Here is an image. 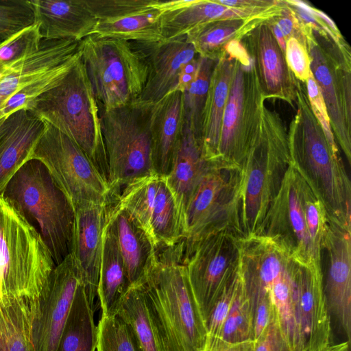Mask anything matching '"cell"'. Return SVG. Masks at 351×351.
Wrapping results in <instances>:
<instances>
[{
  "instance_id": "cell-1",
  "label": "cell",
  "mask_w": 351,
  "mask_h": 351,
  "mask_svg": "<svg viewBox=\"0 0 351 351\" xmlns=\"http://www.w3.org/2000/svg\"><path fill=\"white\" fill-rule=\"evenodd\" d=\"M296 105L287 131L291 165L322 202L328 220L351 231L350 180L311 110L306 83L299 80Z\"/></svg>"
},
{
  "instance_id": "cell-2",
  "label": "cell",
  "mask_w": 351,
  "mask_h": 351,
  "mask_svg": "<svg viewBox=\"0 0 351 351\" xmlns=\"http://www.w3.org/2000/svg\"><path fill=\"white\" fill-rule=\"evenodd\" d=\"M158 254L143 283L167 351H202L206 327L197 309L182 254L177 246Z\"/></svg>"
},
{
  "instance_id": "cell-3",
  "label": "cell",
  "mask_w": 351,
  "mask_h": 351,
  "mask_svg": "<svg viewBox=\"0 0 351 351\" xmlns=\"http://www.w3.org/2000/svg\"><path fill=\"white\" fill-rule=\"evenodd\" d=\"M29 110L73 140L108 182L99 108L82 60L58 84L38 96Z\"/></svg>"
},
{
  "instance_id": "cell-4",
  "label": "cell",
  "mask_w": 351,
  "mask_h": 351,
  "mask_svg": "<svg viewBox=\"0 0 351 351\" xmlns=\"http://www.w3.org/2000/svg\"><path fill=\"white\" fill-rule=\"evenodd\" d=\"M287 130L279 114L263 108L261 127L241 167L240 229L253 234L276 196L290 166Z\"/></svg>"
},
{
  "instance_id": "cell-5",
  "label": "cell",
  "mask_w": 351,
  "mask_h": 351,
  "mask_svg": "<svg viewBox=\"0 0 351 351\" xmlns=\"http://www.w3.org/2000/svg\"><path fill=\"white\" fill-rule=\"evenodd\" d=\"M56 267L38 230L0 196V296L37 301Z\"/></svg>"
},
{
  "instance_id": "cell-6",
  "label": "cell",
  "mask_w": 351,
  "mask_h": 351,
  "mask_svg": "<svg viewBox=\"0 0 351 351\" xmlns=\"http://www.w3.org/2000/svg\"><path fill=\"white\" fill-rule=\"evenodd\" d=\"M38 230L56 265L71 253L74 208L44 165L31 159L14 175L3 195Z\"/></svg>"
},
{
  "instance_id": "cell-7",
  "label": "cell",
  "mask_w": 351,
  "mask_h": 351,
  "mask_svg": "<svg viewBox=\"0 0 351 351\" xmlns=\"http://www.w3.org/2000/svg\"><path fill=\"white\" fill-rule=\"evenodd\" d=\"M81 60L100 110H109L138 99L148 65L136 42L91 34L82 40Z\"/></svg>"
},
{
  "instance_id": "cell-8",
  "label": "cell",
  "mask_w": 351,
  "mask_h": 351,
  "mask_svg": "<svg viewBox=\"0 0 351 351\" xmlns=\"http://www.w3.org/2000/svg\"><path fill=\"white\" fill-rule=\"evenodd\" d=\"M153 104L135 101L109 110L99 109L108 185L117 199L121 189L156 174L152 157Z\"/></svg>"
},
{
  "instance_id": "cell-9",
  "label": "cell",
  "mask_w": 351,
  "mask_h": 351,
  "mask_svg": "<svg viewBox=\"0 0 351 351\" xmlns=\"http://www.w3.org/2000/svg\"><path fill=\"white\" fill-rule=\"evenodd\" d=\"M234 64L224 110L218 147V162L241 168L258 134L265 106L253 60L241 41L226 45Z\"/></svg>"
},
{
  "instance_id": "cell-10",
  "label": "cell",
  "mask_w": 351,
  "mask_h": 351,
  "mask_svg": "<svg viewBox=\"0 0 351 351\" xmlns=\"http://www.w3.org/2000/svg\"><path fill=\"white\" fill-rule=\"evenodd\" d=\"M241 237L235 230H222L182 245V261L206 327L219 298L239 274Z\"/></svg>"
},
{
  "instance_id": "cell-11",
  "label": "cell",
  "mask_w": 351,
  "mask_h": 351,
  "mask_svg": "<svg viewBox=\"0 0 351 351\" xmlns=\"http://www.w3.org/2000/svg\"><path fill=\"white\" fill-rule=\"evenodd\" d=\"M32 159L42 162L55 184L74 206L90 202L109 206L114 197L107 181L84 151L47 123Z\"/></svg>"
},
{
  "instance_id": "cell-12",
  "label": "cell",
  "mask_w": 351,
  "mask_h": 351,
  "mask_svg": "<svg viewBox=\"0 0 351 351\" xmlns=\"http://www.w3.org/2000/svg\"><path fill=\"white\" fill-rule=\"evenodd\" d=\"M241 186L239 167L217 164L206 171L185 210L182 246L222 230H233L242 235L239 224Z\"/></svg>"
},
{
  "instance_id": "cell-13",
  "label": "cell",
  "mask_w": 351,
  "mask_h": 351,
  "mask_svg": "<svg viewBox=\"0 0 351 351\" xmlns=\"http://www.w3.org/2000/svg\"><path fill=\"white\" fill-rule=\"evenodd\" d=\"M311 71L326 104L335 138L351 165V53L304 24Z\"/></svg>"
},
{
  "instance_id": "cell-14",
  "label": "cell",
  "mask_w": 351,
  "mask_h": 351,
  "mask_svg": "<svg viewBox=\"0 0 351 351\" xmlns=\"http://www.w3.org/2000/svg\"><path fill=\"white\" fill-rule=\"evenodd\" d=\"M117 204L140 224L158 252L182 241L181 216L166 177L153 174L133 182L123 189Z\"/></svg>"
},
{
  "instance_id": "cell-15",
  "label": "cell",
  "mask_w": 351,
  "mask_h": 351,
  "mask_svg": "<svg viewBox=\"0 0 351 351\" xmlns=\"http://www.w3.org/2000/svg\"><path fill=\"white\" fill-rule=\"evenodd\" d=\"M304 184L305 181L290 164L276 196L253 234L276 241L298 263L321 267L315 256L306 221Z\"/></svg>"
},
{
  "instance_id": "cell-16",
  "label": "cell",
  "mask_w": 351,
  "mask_h": 351,
  "mask_svg": "<svg viewBox=\"0 0 351 351\" xmlns=\"http://www.w3.org/2000/svg\"><path fill=\"white\" fill-rule=\"evenodd\" d=\"M80 284L78 269L69 254L56 265L47 287L37 301L32 330L34 351H58Z\"/></svg>"
},
{
  "instance_id": "cell-17",
  "label": "cell",
  "mask_w": 351,
  "mask_h": 351,
  "mask_svg": "<svg viewBox=\"0 0 351 351\" xmlns=\"http://www.w3.org/2000/svg\"><path fill=\"white\" fill-rule=\"evenodd\" d=\"M324 293L330 315L350 342L351 231L328 220L320 251Z\"/></svg>"
},
{
  "instance_id": "cell-18",
  "label": "cell",
  "mask_w": 351,
  "mask_h": 351,
  "mask_svg": "<svg viewBox=\"0 0 351 351\" xmlns=\"http://www.w3.org/2000/svg\"><path fill=\"white\" fill-rule=\"evenodd\" d=\"M82 51V40H42L35 52L0 68V109L25 87L64 77L81 60Z\"/></svg>"
},
{
  "instance_id": "cell-19",
  "label": "cell",
  "mask_w": 351,
  "mask_h": 351,
  "mask_svg": "<svg viewBox=\"0 0 351 351\" xmlns=\"http://www.w3.org/2000/svg\"><path fill=\"white\" fill-rule=\"evenodd\" d=\"M97 19L93 34L137 43L158 42L162 11L157 0H85Z\"/></svg>"
},
{
  "instance_id": "cell-20",
  "label": "cell",
  "mask_w": 351,
  "mask_h": 351,
  "mask_svg": "<svg viewBox=\"0 0 351 351\" xmlns=\"http://www.w3.org/2000/svg\"><path fill=\"white\" fill-rule=\"evenodd\" d=\"M161 10L160 26L162 36L170 39L186 36L196 27L212 21L252 18L269 20L281 14L283 2L260 9L228 7L217 0L158 1Z\"/></svg>"
},
{
  "instance_id": "cell-21",
  "label": "cell",
  "mask_w": 351,
  "mask_h": 351,
  "mask_svg": "<svg viewBox=\"0 0 351 351\" xmlns=\"http://www.w3.org/2000/svg\"><path fill=\"white\" fill-rule=\"evenodd\" d=\"M267 21L252 29L241 43L254 61L265 100L280 99L294 107L298 80Z\"/></svg>"
},
{
  "instance_id": "cell-22",
  "label": "cell",
  "mask_w": 351,
  "mask_h": 351,
  "mask_svg": "<svg viewBox=\"0 0 351 351\" xmlns=\"http://www.w3.org/2000/svg\"><path fill=\"white\" fill-rule=\"evenodd\" d=\"M294 295L305 351L320 349L332 343L330 315L320 267L297 262Z\"/></svg>"
},
{
  "instance_id": "cell-23",
  "label": "cell",
  "mask_w": 351,
  "mask_h": 351,
  "mask_svg": "<svg viewBox=\"0 0 351 351\" xmlns=\"http://www.w3.org/2000/svg\"><path fill=\"white\" fill-rule=\"evenodd\" d=\"M109 206L82 202L74 206L70 254L75 260L82 284L93 306L97 295L103 234Z\"/></svg>"
},
{
  "instance_id": "cell-24",
  "label": "cell",
  "mask_w": 351,
  "mask_h": 351,
  "mask_svg": "<svg viewBox=\"0 0 351 351\" xmlns=\"http://www.w3.org/2000/svg\"><path fill=\"white\" fill-rule=\"evenodd\" d=\"M145 55L148 74L136 101L154 104L176 90L181 68L197 56L186 36L154 43H137Z\"/></svg>"
},
{
  "instance_id": "cell-25",
  "label": "cell",
  "mask_w": 351,
  "mask_h": 351,
  "mask_svg": "<svg viewBox=\"0 0 351 351\" xmlns=\"http://www.w3.org/2000/svg\"><path fill=\"white\" fill-rule=\"evenodd\" d=\"M42 40H82L93 34L97 19L85 0H29Z\"/></svg>"
},
{
  "instance_id": "cell-26",
  "label": "cell",
  "mask_w": 351,
  "mask_h": 351,
  "mask_svg": "<svg viewBox=\"0 0 351 351\" xmlns=\"http://www.w3.org/2000/svg\"><path fill=\"white\" fill-rule=\"evenodd\" d=\"M45 130V123L23 108L0 125V196L16 171L32 159Z\"/></svg>"
},
{
  "instance_id": "cell-27",
  "label": "cell",
  "mask_w": 351,
  "mask_h": 351,
  "mask_svg": "<svg viewBox=\"0 0 351 351\" xmlns=\"http://www.w3.org/2000/svg\"><path fill=\"white\" fill-rule=\"evenodd\" d=\"M108 213L130 287L143 284L158 262L157 249L140 224L117 203L110 205Z\"/></svg>"
},
{
  "instance_id": "cell-28",
  "label": "cell",
  "mask_w": 351,
  "mask_h": 351,
  "mask_svg": "<svg viewBox=\"0 0 351 351\" xmlns=\"http://www.w3.org/2000/svg\"><path fill=\"white\" fill-rule=\"evenodd\" d=\"M184 125L182 93L174 90L153 104L152 157L156 174L167 177Z\"/></svg>"
},
{
  "instance_id": "cell-29",
  "label": "cell",
  "mask_w": 351,
  "mask_h": 351,
  "mask_svg": "<svg viewBox=\"0 0 351 351\" xmlns=\"http://www.w3.org/2000/svg\"><path fill=\"white\" fill-rule=\"evenodd\" d=\"M217 164L221 163L206 159L202 141L184 125L171 171L166 177L181 216L183 231L184 213L193 191L206 171Z\"/></svg>"
},
{
  "instance_id": "cell-30",
  "label": "cell",
  "mask_w": 351,
  "mask_h": 351,
  "mask_svg": "<svg viewBox=\"0 0 351 351\" xmlns=\"http://www.w3.org/2000/svg\"><path fill=\"white\" fill-rule=\"evenodd\" d=\"M234 64L233 54L225 48L223 56L213 70L203 112L202 143L204 156L217 163H220L217 160L218 147Z\"/></svg>"
},
{
  "instance_id": "cell-31",
  "label": "cell",
  "mask_w": 351,
  "mask_h": 351,
  "mask_svg": "<svg viewBox=\"0 0 351 351\" xmlns=\"http://www.w3.org/2000/svg\"><path fill=\"white\" fill-rule=\"evenodd\" d=\"M130 287L125 263L108 211L97 288L101 316L117 315L120 302Z\"/></svg>"
},
{
  "instance_id": "cell-32",
  "label": "cell",
  "mask_w": 351,
  "mask_h": 351,
  "mask_svg": "<svg viewBox=\"0 0 351 351\" xmlns=\"http://www.w3.org/2000/svg\"><path fill=\"white\" fill-rule=\"evenodd\" d=\"M117 315L132 331L138 351H167L143 284L128 289Z\"/></svg>"
},
{
  "instance_id": "cell-33",
  "label": "cell",
  "mask_w": 351,
  "mask_h": 351,
  "mask_svg": "<svg viewBox=\"0 0 351 351\" xmlns=\"http://www.w3.org/2000/svg\"><path fill=\"white\" fill-rule=\"evenodd\" d=\"M268 20L259 18L215 21L200 25L186 35L200 57L217 61L225 47L234 40L241 41L252 29Z\"/></svg>"
},
{
  "instance_id": "cell-34",
  "label": "cell",
  "mask_w": 351,
  "mask_h": 351,
  "mask_svg": "<svg viewBox=\"0 0 351 351\" xmlns=\"http://www.w3.org/2000/svg\"><path fill=\"white\" fill-rule=\"evenodd\" d=\"M37 301L0 296V351H34L32 330Z\"/></svg>"
},
{
  "instance_id": "cell-35",
  "label": "cell",
  "mask_w": 351,
  "mask_h": 351,
  "mask_svg": "<svg viewBox=\"0 0 351 351\" xmlns=\"http://www.w3.org/2000/svg\"><path fill=\"white\" fill-rule=\"evenodd\" d=\"M97 326L94 320V306L80 284L66 322L58 351H96Z\"/></svg>"
},
{
  "instance_id": "cell-36",
  "label": "cell",
  "mask_w": 351,
  "mask_h": 351,
  "mask_svg": "<svg viewBox=\"0 0 351 351\" xmlns=\"http://www.w3.org/2000/svg\"><path fill=\"white\" fill-rule=\"evenodd\" d=\"M217 61L200 57L196 77L182 93L184 125L202 141V125L204 108L210 80Z\"/></svg>"
},
{
  "instance_id": "cell-37",
  "label": "cell",
  "mask_w": 351,
  "mask_h": 351,
  "mask_svg": "<svg viewBox=\"0 0 351 351\" xmlns=\"http://www.w3.org/2000/svg\"><path fill=\"white\" fill-rule=\"evenodd\" d=\"M250 340H254L253 306L241 279L236 296L223 323L217 348L222 343Z\"/></svg>"
},
{
  "instance_id": "cell-38",
  "label": "cell",
  "mask_w": 351,
  "mask_h": 351,
  "mask_svg": "<svg viewBox=\"0 0 351 351\" xmlns=\"http://www.w3.org/2000/svg\"><path fill=\"white\" fill-rule=\"evenodd\" d=\"M96 351H138L132 331L118 316H101Z\"/></svg>"
},
{
  "instance_id": "cell-39",
  "label": "cell",
  "mask_w": 351,
  "mask_h": 351,
  "mask_svg": "<svg viewBox=\"0 0 351 351\" xmlns=\"http://www.w3.org/2000/svg\"><path fill=\"white\" fill-rule=\"evenodd\" d=\"M42 40L37 23L28 26L0 43V68L37 51Z\"/></svg>"
},
{
  "instance_id": "cell-40",
  "label": "cell",
  "mask_w": 351,
  "mask_h": 351,
  "mask_svg": "<svg viewBox=\"0 0 351 351\" xmlns=\"http://www.w3.org/2000/svg\"><path fill=\"white\" fill-rule=\"evenodd\" d=\"M34 23L29 0H0V43Z\"/></svg>"
},
{
  "instance_id": "cell-41",
  "label": "cell",
  "mask_w": 351,
  "mask_h": 351,
  "mask_svg": "<svg viewBox=\"0 0 351 351\" xmlns=\"http://www.w3.org/2000/svg\"><path fill=\"white\" fill-rule=\"evenodd\" d=\"M303 198L309 237L315 258L320 264V245L328 223L326 212L322 202L315 195L306 182L304 186Z\"/></svg>"
},
{
  "instance_id": "cell-42",
  "label": "cell",
  "mask_w": 351,
  "mask_h": 351,
  "mask_svg": "<svg viewBox=\"0 0 351 351\" xmlns=\"http://www.w3.org/2000/svg\"><path fill=\"white\" fill-rule=\"evenodd\" d=\"M306 92L311 110L319 123L330 145L335 150H339L330 126L327 108L311 71L306 82Z\"/></svg>"
},
{
  "instance_id": "cell-43",
  "label": "cell",
  "mask_w": 351,
  "mask_h": 351,
  "mask_svg": "<svg viewBox=\"0 0 351 351\" xmlns=\"http://www.w3.org/2000/svg\"><path fill=\"white\" fill-rule=\"evenodd\" d=\"M285 59L295 77L306 83L311 71V60L306 47L294 38L287 40Z\"/></svg>"
},
{
  "instance_id": "cell-44",
  "label": "cell",
  "mask_w": 351,
  "mask_h": 351,
  "mask_svg": "<svg viewBox=\"0 0 351 351\" xmlns=\"http://www.w3.org/2000/svg\"><path fill=\"white\" fill-rule=\"evenodd\" d=\"M254 341V351H292L282 331L276 310L267 326Z\"/></svg>"
},
{
  "instance_id": "cell-45",
  "label": "cell",
  "mask_w": 351,
  "mask_h": 351,
  "mask_svg": "<svg viewBox=\"0 0 351 351\" xmlns=\"http://www.w3.org/2000/svg\"><path fill=\"white\" fill-rule=\"evenodd\" d=\"M254 311V340L269 324L275 311L269 293L258 292L249 295Z\"/></svg>"
},
{
  "instance_id": "cell-46",
  "label": "cell",
  "mask_w": 351,
  "mask_h": 351,
  "mask_svg": "<svg viewBox=\"0 0 351 351\" xmlns=\"http://www.w3.org/2000/svg\"><path fill=\"white\" fill-rule=\"evenodd\" d=\"M282 1L283 8L281 14L274 17V19L280 29L286 40L291 38H294L306 47V38L302 32L300 23L285 0Z\"/></svg>"
},
{
  "instance_id": "cell-47",
  "label": "cell",
  "mask_w": 351,
  "mask_h": 351,
  "mask_svg": "<svg viewBox=\"0 0 351 351\" xmlns=\"http://www.w3.org/2000/svg\"><path fill=\"white\" fill-rule=\"evenodd\" d=\"M200 63V56L197 55L181 68L176 90L184 93L197 76Z\"/></svg>"
},
{
  "instance_id": "cell-48",
  "label": "cell",
  "mask_w": 351,
  "mask_h": 351,
  "mask_svg": "<svg viewBox=\"0 0 351 351\" xmlns=\"http://www.w3.org/2000/svg\"><path fill=\"white\" fill-rule=\"evenodd\" d=\"M221 5L237 8L260 9L276 5L278 0H217Z\"/></svg>"
},
{
  "instance_id": "cell-49",
  "label": "cell",
  "mask_w": 351,
  "mask_h": 351,
  "mask_svg": "<svg viewBox=\"0 0 351 351\" xmlns=\"http://www.w3.org/2000/svg\"><path fill=\"white\" fill-rule=\"evenodd\" d=\"M215 351H254V340L235 343H222Z\"/></svg>"
},
{
  "instance_id": "cell-50",
  "label": "cell",
  "mask_w": 351,
  "mask_h": 351,
  "mask_svg": "<svg viewBox=\"0 0 351 351\" xmlns=\"http://www.w3.org/2000/svg\"><path fill=\"white\" fill-rule=\"evenodd\" d=\"M267 23L274 36L275 37L282 53L285 56L287 40H285L284 35L282 34L280 29L279 28L274 18L268 20Z\"/></svg>"
},
{
  "instance_id": "cell-51",
  "label": "cell",
  "mask_w": 351,
  "mask_h": 351,
  "mask_svg": "<svg viewBox=\"0 0 351 351\" xmlns=\"http://www.w3.org/2000/svg\"><path fill=\"white\" fill-rule=\"evenodd\" d=\"M350 342L346 340L337 343H332L322 348L311 351H350Z\"/></svg>"
}]
</instances>
